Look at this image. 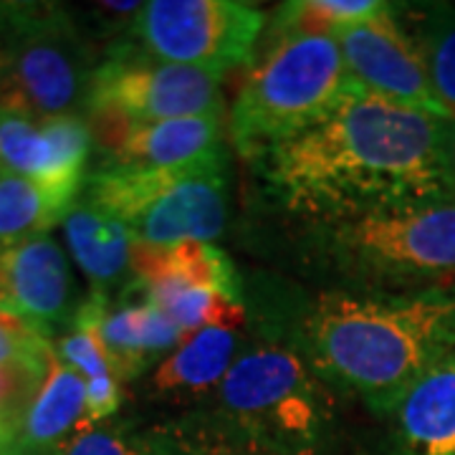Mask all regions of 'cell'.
Segmentation results:
<instances>
[{"label": "cell", "mask_w": 455, "mask_h": 455, "mask_svg": "<svg viewBox=\"0 0 455 455\" xmlns=\"http://www.w3.org/2000/svg\"><path fill=\"white\" fill-rule=\"evenodd\" d=\"M453 116L374 97H344L256 163L271 196L309 223L344 220L415 203L451 200Z\"/></svg>", "instance_id": "cell-1"}, {"label": "cell", "mask_w": 455, "mask_h": 455, "mask_svg": "<svg viewBox=\"0 0 455 455\" xmlns=\"http://www.w3.org/2000/svg\"><path fill=\"white\" fill-rule=\"evenodd\" d=\"M266 319L286 329L331 390L355 395L377 415H387L455 352V286L400 293L334 289L296 314L276 309Z\"/></svg>", "instance_id": "cell-2"}, {"label": "cell", "mask_w": 455, "mask_h": 455, "mask_svg": "<svg viewBox=\"0 0 455 455\" xmlns=\"http://www.w3.org/2000/svg\"><path fill=\"white\" fill-rule=\"evenodd\" d=\"M283 326L259 316L241 357L205 403L218 425L293 455L331 453L337 400Z\"/></svg>", "instance_id": "cell-3"}, {"label": "cell", "mask_w": 455, "mask_h": 455, "mask_svg": "<svg viewBox=\"0 0 455 455\" xmlns=\"http://www.w3.org/2000/svg\"><path fill=\"white\" fill-rule=\"evenodd\" d=\"M309 248L352 291L455 286V197L309 223Z\"/></svg>", "instance_id": "cell-4"}, {"label": "cell", "mask_w": 455, "mask_h": 455, "mask_svg": "<svg viewBox=\"0 0 455 455\" xmlns=\"http://www.w3.org/2000/svg\"><path fill=\"white\" fill-rule=\"evenodd\" d=\"M84 203L122 220L137 243H212L228 223L226 147L178 167L104 163L84 182Z\"/></svg>", "instance_id": "cell-5"}, {"label": "cell", "mask_w": 455, "mask_h": 455, "mask_svg": "<svg viewBox=\"0 0 455 455\" xmlns=\"http://www.w3.org/2000/svg\"><path fill=\"white\" fill-rule=\"evenodd\" d=\"M337 38H286L268 44L230 107V142L248 163L314 124L352 86Z\"/></svg>", "instance_id": "cell-6"}, {"label": "cell", "mask_w": 455, "mask_h": 455, "mask_svg": "<svg viewBox=\"0 0 455 455\" xmlns=\"http://www.w3.org/2000/svg\"><path fill=\"white\" fill-rule=\"evenodd\" d=\"M13 59L0 76V109L33 119L86 107L97 64L71 13L56 3H0Z\"/></svg>", "instance_id": "cell-7"}, {"label": "cell", "mask_w": 455, "mask_h": 455, "mask_svg": "<svg viewBox=\"0 0 455 455\" xmlns=\"http://www.w3.org/2000/svg\"><path fill=\"white\" fill-rule=\"evenodd\" d=\"M268 18L243 0H149L127 31V44L167 64L223 76L253 64Z\"/></svg>", "instance_id": "cell-8"}, {"label": "cell", "mask_w": 455, "mask_h": 455, "mask_svg": "<svg viewBox=\"0 0 455 455\" xmlns=\"http://www.w3.org/2000/svg\"><path fill=\"white\" fill-rule=\"evenodd\" d=\"M218 74L152 59L122 41L97 64L84 114L109 112L132 122L223 114Z\"/></svg>", "instance_id": "cell-9"}, {"label": "cell", "mask_w": 455, "mask_h": 455, "mask_svg": "<svg viewBox=\"0 0 455 455\" xmlns=\"http://www.w3.org/2000/svg\"><path fill=\"white\" fill-rule=\"evenodd\" d=\"M395 8L387 3L379 13L337 36L352 82L374 97L451 116L433 92L423 51Z\"/></svg>", "instance_id": "cell-10"}, {"label": "cell", "mask_w": 455, "mask_h": 455, "mask_svg": "<svg viewBox=\"0 0 455 455\" xmlns=\"http://www.w3.org/2000/svg\"><path fill=\"white\" fill-rule=\"evenodd\" d=\"M92 147L82 114L33 119L0 109V172L31 180L66 205L84 193Z\"/></svg>", "instance_id": "cell-11"}, {"label": "cell", "mask_w": 455, "mask_h": 455, "mask_svg": "<svg viewBox=\"0 0 455 455\" xmlns=\"http://www.w3.org/2000/svg\"><path fill=\"white\" fill-rule=\"evenodd\" d=\"M71 324L97 329L114 374L122 382L155 370L185 339L180 326L172 324L134 281L122 286L116 299L109 293H89L76 307Z\"/></svg>", "instance_id": "cell-12"}, {"label": "cell", "mask_w": 455, "mask_h": 455, "mask_svg": "<svg viewBox=\"0 0 455 455\" xmlns=\"http://www.w3.org/2000/svg\"><path fill=\"white\" fill-rule=\"evenodd\" d=\"M84 119L109 164L178 167L223 149V114L132 122L119 114L89 112Z\"/></svg>", "instance_id": "cell-13"}, {"label": "cell", "mask_w": 455, "mask_h": 455, "mask_svg": "<svg viewBox=\"0 0 455 455\" xmlns=\"http://www.w3.org/2000/svg\"><path fill=\"white\" fill-rule=\"evenodd\" d=\"M76 307L71 266L49 233L0 245V311L51 337L56 326L74 319Z\"/></svg>", "instance_id": "cell-14"}, {"label": "cell", "mask_w": 455, "mask_h": 455, "mask_svg": "<svg viewBox=\"0 0 455 455\" xmlns=\"http://www.w3.org/2000/svg\"><path fill=\"white\" fill-rule=\"evenodd\" d=\"M245 329H200L188 334L180 347L149 374V397L164 405L197 410L220 387L223 377L248 344Z\"/></svg>", "instance_id": "cell-15"}, {"label": "cell", "mask_w": 455, "mask_h": 455, "mask_svg": "<svg viewBox=\"0 0 455 455\" xmlns=\"http://www.w3.org/2000/svg\"><path fill=\"white\" fill-rule=\"evenodd\" d=\"M387 418V455H455V352L423 374Z\"/></svg>", "instance_id": "cell-16"}, {"label": "cell", "mask_w": 455, "mask_h": 455, "mask_svg": "<svg viewBox=\"0 0 455 455\" xmlns=\"http://www.w3.org/2000/svg\"><path fill=\"white\" fill-rule=\"evenodd\" d=\"M86 427V379L53 355L44 382L18 423L20 455H51L64 440Z\"/></svg>", "instance_id": "cell-17"}, {"label": "cell", "mask_w": 455, "mask_h": 455, "mask_svg": "<svg viewBox=\"0 0 455 455\" xmlns=\"http://www.w3.org/2000/svg\"><path fill=\"white\" fill-rule=\"evenodd\" d=\"M61 226L66 248L89 278L92 291L109 293L112 286L122 289L130 283L134 238L122 220L86 203H76Z\"/></svg>", "instance_id": "cell-18"}, {"label": "cell", "mask_w": 455, "mask_h": 455, "mask_svg": "<svg viewBox=\"0 0 455 455\" xmlns=\"http://www.w3.org/2000/svg\"><path fill=\"white\" fill-rule=\"evenodd\" d=\"M175 278L197 289L220 293L245 307L243 278L226 251L203 241H185L175 245L137 243L132 248V281Z\"/></svg>", "instance_id": "cell-19"}, {"label": "cell", "mask_w": 455, "mask_h": 455, "mask_svg": "<svg viewBox=\"0 0 455 455\" xmlns=\"http://www.w3.org/2000/svg\"><path fill=\"white\" fill-rule=\"evenodd\" d=\"M140 283V281H134ZM149 301L163 311L164 316L180 326V331L188 337L200 329H245L248 324V307L235 304L220 293L197 289L190 283H182L175 278H155L140 283Z\"/></svg>", "instance_id": "cell-20"}, {"label": "cell", "mask_w": 455, "mask_h": 455, "mask_svg": "<svg viewBox=\"0 0 455 455\" xmlns=\"http://www.w3.org/2000/svg\"><path fill=\"white\" fill-rule=\"evenodd\" d=\"M387 3L382 0H291L281 3L266 26L268 44L286 38H337L341 31L379 13Z\"/></svg>", "instance_id": "cell-21"}, {"label": "cell", "mask_w": 455, "mask_h": 455, "mask_svg": "<svg viewBox=\"0 0 455 455\" xmlns=\"http://www.w3.org/2000/svg\"><path fill=\"white\" fill-rule=\"evenodd\" d=\"M149 438L157 455H293L241 438L203 410H185V415L149 427Z\"/></svg>", "instance_id": "cell-22"}, {"label": "cell", "mask_w": 455, "mask_h": 455, "mask_svg": "<svg viewBox=\"0 0 455 455\" xmlns=\"http://www.w3.org/2000/svg\"><path fill=\"white\" fill-rule=\"evenodd\" d=\"M71 208L31 180L0 172V245L46 235Z\"/></svg>", "instance_id": "cell-23"}, {"label": "cell", "mask_w": 455, "mask_h": 455, "mask_svg": "<svg viewBox=\"0 0 455 455\" xmlns=\"http://www.w3.org/2000/svg\"><path fill=\"white\" fill-rule=\"evenodd\" d=\"M410 33L423 51L440 107L455 116V5H425Z\"/></svg>", "instance_id": "cell-24"}, {"label": "cell", "mask_w": 455, "mask_h": 455, "mask_svg": "<svg viewBox=\"0 0 455 455\" xmlns=\"http://www.w3.org/2000/svg\"><path fill=\"white\" fill-rule=\"evenodd\" d=\"M51 455H157L149 430H132L130 425H97L74 433Z\"/></svg>", "instance_id": "cell-25"}, {"label": "cell", "mask_w": 455, "mask_h": 455, "mask_svg": "<svg viewBox=\"0 0 455 455\" xmlns=\"http://www.w3.org/2000/svg\"><path fill=\"white\" fill-rule=\"evenodd\" d=\"M46 370H49V362H5V364H0V420L18 427L23 412L31 405L33 395L44 382Z\"/></svg>", "instance_id": "cell-26"}, {"label": "cell", "mask_w": 455, "mask_h": 455, "mask_svg": "<svg viewBox=\"0 0 455 455\" xmlns=\"http://www.w3.org/2000/svg\"><path fill=\"white\" fill-rule=\"evenodd\" d=\"M56 355L71 364L84 379H99V377H112L114 370L109 364V357L104 352V344L99 339L97 329L89 324H71V331L53 341ZM116 377V374H114ZM119 379V377H116Z\"/></svg>", "instance_id": "cell-27"}, {"label": "cell", "mask_w": 455, "mask_h": 455, "mask_svg": "<svg viewBox=\"0 0 455 455\" xmlns=\"http://www.w3.org/2000/svg\"><path fill=\"white\" fill-rule=\"evenodd\" d=\"M53 341L49 334L8 311H0V364L5 362H49Z\"/></svg>", "instance_id": "cell-28"}, {"label": "cell", "mask_w": 455, "mask_h": 455, "mask_svg": "<svg viewBox=\"0 0 455 455\" xmlns=\"http://www.w3.org/2000/svg\"><path fill=\"white\" fill-rule=\"evenodd\" d=\"M122 403H124V382L122 379H116L114 374L89 379L86 382V427L109 423Z\"/></svg>", "instance_id": "cell-29"}, {"label": "cell", "mask_w": 455, "mask_h": 455, "mask_svg": "<svg viewBox=\"0 0 455 455\" xmlns=\"http://www.w3.org/2000/svg\"><path fill=\"white\" fill-rule=\"evenodd\" d=\"M13 59V51H11V33H8V23L3 16V5H0V76L8 71Z\"/></svg>", "instance_id": "cell-30"}, {"label": "cell", "mask_w": 455, "mask_h": 455, "mask_svg": "<svg viewBox=\"0 0 455 455\" xmlns=\"http://www.w3.org/2000/svg\"><path fill=\"white\" fill-rule=\"evenodd\" d=\"M18 445V427L16 425L0 420V453H8V451H16Z\"/></svg>", "instance_id": "cell-31"}, {"label": "cell", "mask_w": 455, "mask_h": 455, "mask_svg": "<svg viewBox=\"0 0 455 455\" xmlns=\"http://www.w3.org/2000/svg\"><path fill=\"white\" fill-rule=\"evenodd\" d=\"M448 175H451V193L455 197V116L451 127V142H448Z\"/></svg>", "instance_id": "cell-32"}, {"label": "cell", "mask_w": 455, "mask_h": 455, "mask_svg": "<svg viewBox=\"0 0 455 455\" xmlns=\"http://www.w3.org/2000/svg\"><path fill=\"white\" fill-rule=\"evenodd\" d=\"M0 455H20L18 451H8V453H0Z\"/></svg>", "instance_id": "cell-33"}]
</instances>
